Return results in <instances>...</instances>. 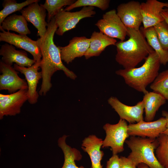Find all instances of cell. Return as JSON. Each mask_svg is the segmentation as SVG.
Listing matches in <instances>:
<instances>
[{"instance_id":"1","label":"cell","mask_w":168,"mask_h":168,"mask_svg":"<svg viewBox=\"0 0 168 168\" xmlns=\"http://www.w3.org/2000/svg\"><path fill=\"white\" fill-rule=\"evenodd\" d=\"M45 35L36 40L42 54L40 68L42 74V82L39 92L40 96H45L52 86L51 78L54 74L58 70H62L65 75L72 79L77 76L72 71L63 63L60 50L54 41V35L58 27L55 17L49 22Z\"/></svg>"},{"instance_id":"2","label":"cell","mask_w":168,"mask_h":168,"mask_svg":"<svg viewBox=\"0 0 168 168\" xmlns=\"http://www.w3.org/2000/svg\"><path fill=\"white\" fill-rule=\"evenodd\" d=\"M127 29L128 39L118 42L115 45L117 51L115 60L124 69L135 68L154 51L140 29Z\"/></svg>"},{"instance_id":"3","label":"cell","mask_w":168,"mask_h":168,"mask_svg":"<svg viewBox=\"0 0 168 168\" xmlns=\"http://www.w3.org/2000/svg\"><path fill=\"white\" fill-rule=\"evenodd\" d=\"M161 63L159 57L154 51L138 68L120 69L116 74L122 77L126 84L138 92L145 94L148 91L146 88L158 75Z\"/></svg>"},{"instance_id":"4","label":"cell","mask_w":168,"mask_h":168,"mask_svg":"<svg viewBox=\"0 0 168 168\" xmlns=\"http://www.w3.org/2000/svg\"><path fill=\"white\" fill-rule=\"evenodd\" d=\"M125 142L131 150L127 157L137 166L142 163L149 168H165L160 163L154 153L159 145L157 139L131 136Z\"/></svg>"},{"instance_id":"5","label":"cell","mask_w":168,"mask_h":168,"mask_svg":"<svg viewBox=\"0 0 168 168\" xmlns=\"http://www.w3.org/2000/svg\"><path fill=\"white\" fill-rule=\"evenodd\" d=\"M106 137L103 141L102 148L110 147L113 154H117L124 150V143L129 136L126 121L120 119L115 124H106L103 127Z\"/></svg>"},{"instance_id":"6","label":"cell","mask_w":168,"mask_h":168,"mask_svg":"<svg viewBox=\"0 0 168 168\" xmlns=\"http://www.w3.org/2000/svg\"><path fill=\"white\" fill-rule=\"evenodd\" d=\"M94 9V7H85L79 11L71 12L62 9L54 17L58 27L55 33L62 36L66 32L74 28L81 20L95 15Z\"/></svg>"},{"instance_id":"7","label":"cell","mask_w":168,"mask_h":168,"mask_svg":"<svg viewBox=\"0 0 168 168\" xmlns=\"http://www.w3.org/2000/svg\"><path fill=\"white\" fill-rule=\"evenodd\" d=\"M100 31L113 38L123 41L127 35V29L113 9L105 12L95 24Z\"/></svg>"},{"instance_id":"8","label":"cell","mask_w":168,"mask_h":168,"mask_svg":"<svg viewBox=\"0 0 168 168\" xmlns=\"http://www.w3.org/2000/svg\"><path fill=\"white\" fill-rule=\"evenodd\" d=\"M0 41H3L22 49L30 53L36 62L41 61L42 54L36 41L32 40L27 35L17 34L6 31L0 28Z\"/></svg>"},{"instance_id":"9","label":"cell","mask_w":168,"mask_h":168,"mask_svg":"<svg viewBox=\"0 0 168 168\" xmlns=\"http://www.w3.org/2000/svg\"><path fill=\"white\" fill-rule=\"evenodd\" d=\"M167 120L162 117L153 121L142 120L136 124L128 125V133L129 136L156 139L166 129Z\"/></svg>"},{"instance_id":"10","label":"cell","mask_w":168,"mask_h":168,"mask_svg":"<svg viewBox=\"0 0 168 168\" xmlns=\"http://www.w3.org/2000/svg\"><path fill=\"white\" fill-rule=\"evenodd\" d=\"M28 100V89L20 90L12 94H0V119L19 114L24 104Z\"/></svg>"},{"instance_id":"11","label":"cell","mask_w":168,"mask_h":168,"mask_svg":"<svg viewBox=\"0 0 168 168\" xmlns=\"http://www.w3.org/2000/svg\"><path fill=\"white\" fill-rule=\"evenodd\" d=\"M141 3L135 1L120 4L117 8V14L127 28L140 29L142 23Z\"/></svg>"},{"instance_id":"12","label":"cell","mask_w":168,"mask_h":168,"mask_svg":"<svg viewBox=\"0 0 168 168\" xmlns=\"http://www.w3.org/2000/svg\"><path fill=\"white\" fill-rule=\"evenodd\" d=\"M108 104L119 115L120 119L130 124L137 123L144 120V104L142 100L139 101L134 106L126 105L117 97L111 96L108 100Z\"/></svg>"},{"instance_id":"13","label":"cell","mask_w":168,"mask_h":168,"mask_svg":"<svg viewBox=\"0 0 168 168\" xmlns=\"http://www.w3.org/2000/svg\"><path fill=\"white\" fill-rule=\"evenodd\" d=\"M0 90H7L9 94L17 90L28 89L26 80L20 77L18 72L12 66L7 65L0 61Z\"/></svg>"},{"instance_id":"14","label":"cell","mask_w":168,"mask_h":168,"mask_svg":"<svg viewBox=\"0 0 168 168\" xmlns=\"http://www.w3.org/2000/svg\"><path fill=\"white\" fill-rule=\"evenodd\" d=\"M166 8H168V2L157 0H147L141 3L143 28L146 29L153 27L164 20L161 12Z\"/></svg>"},{"instance_id":"15","label":"cell","mask_w":168,"mask_h":168,"mask_svg":"<svg viewBox=\"0 0 168 168\" xmlns=\"http://www.w3.org/2000/svg\"><path fill=\"white\" fill-rule=\"evenodd\" d=\"M40 62H36L30 67H21L14 64V68L25 77L28 86V101L31 104L36 103L39 96L36 89L39 80L42 78L41 72L38 71L40 68Z\"/></svg>"},{"instance_id":"16","label":"cell","mask_w":168,"mask_h":168,"mask_svg":"<svg viewBox=\"0 0 168 168\" xmlns=\"http://www.w3.org/2000/svg\"><path fill=\"white\" fill-rule=\"evenodd\" d=\"M39 2L32 3L21 11L27 21L31 23L37 29V35L43 37L46 33L48 23L45 21L46 10Z\"/></svg>"},{"instance_id":"17","label":"cell","mask_w":168,"mask_h":168,"mask_svg":"<svg viewBox=\"0 0 168 168\" xmlns=\"http://www.w3.org/2000/svg\"><path fill=\"white\" fill-rule=\"evenodd\" d=\"M90 42V39L85 36L75 37L69 41L68 45L58 46L62 60L68 64L76 58L84 56L89 48Z\"/></svg>"},{"instance_id":"18","label":"cell","mask_w":168,"mask_h":168,"mask_svg":"<svg viewBox=\"0 0 168 168\" xmlns=\"http://www.w3.org/2000/svg\"><path fill=\"white\" fill-rule=\"evenodd\" d=\"M1 61L6 64L12 66L13 63L21 67H30L35 63V61L28 57L26 52L17 50L15 47L8 43L2 45L0 49Z\"/></svg>"},{"instance_id":"19","label":"cell","mask_w":168,"mask_h":168,"mask_svg":"<svg viewBox=\"0 0 168 168\" xmlns=\"http://www.w3.org/2000/svg\"><path fill=\"white\" fill-rule=\"evenodd\" d=\"M103 140L94 135H90L83 140L81 148L89 156L92 168H102L101 161L104 155L100 150Z\"/></svg>"},{"instance_id":"20","label":"cell","mask_w":168,"mask_h":168,"mask_svg":"<svg viewBox=\"0 0 168 168\" xmlns=\"http://www.w3.org/2000/svg\"><path fill=\"white\" fill-rule=\"evenodd\" d=\"M90 39V46L84 55L86 59L99 56L107 46L115 45L117 42L115 39L109 37L100 31H94Z\"/></svg>"},{"instance_id":"21","label":"cell","mask_w":168,"mask_h":168,"mask_svg":"<svg viewBox=\"0 0 168 168\" xmlns=\"http://www.w3.org/2000/svg\"><path fill=\"white\" fill-rule=\"evenodd\" d=\"M166 100L161 95L153 91H148L144 94L142 100L145 113L146 121H152L161 106L165 104Z\"/></svg>"},{"instance_id":"22","label":"cell","mask_w":168,"mask_h":168,"mask_svg":"<svg viewBox=\"0 0 168 168\" xmlns=\"http://www.w3.org/2000/svg\"><path fill=\"white\" fill-rule=\"evenodd\" d=\"M67 136L64 135L58 141V145L62 150L64 156L63 164L61 168H85L82 166L79 167L76 165L75 161L81 160L82 156L78 150L67 144L66 140Z\"/></svg>"},{"instance_id":"23","label":"cell","mask_w":168,"mask_h":168,"mask_svg":"<svg viewBox=\"0 0 168 168\" xmlns=\"http://www.w3.org/2000/svg\"><path fill=\"white\" fill-rule=\"evenodd\" d=\"M0 28L7 31H15L22 35H27L31 33L28 27L27 21L22 15L14 14L8 16L2 22Z\"/></svg>"},{"instance_id":"24","label":"cell","mask_w":168,"mask_h":168,"mask_svg":"<svg viewBox=\"0 0 168 168\" xmlns=\"http://www.w3.org/2000/svg\"><path fill=\"white\" fill-rule=\"evenodd\" d=\"M140 30L143 32L149 44L157 54L161 64L166 65L168 63V51L165 50L161 47L154 27L146 29L142 27Z\"/></svg>"},{"instance_id":"25","label":"cell","mask_w":168,"mask_h":168,"mask_svg":"<svg viewBox=\"0 0 168 168\" xmlns=\"http://www.w3.org/2000/svg\"><path fill=\"white\" fill-rule=\"evenodd\" d=\"M39 0H27L21 3H17L15 0H4L2 3L3 9L0 11V26L6 17L17 11H21L24 7Z\"/></svg>"},{"instance_id":"26","label":"cell","mask_w":168,"mask_h":168,"mask_svg":"<svg viewBox=\"0 0 168 168\" xmlns=\"http://www.w3.org/2000/svg\"><path fill=\"white\" fill-rule=\"evenodd\" d=\"M153 91L158 93L168 101V69L159 73L150 86Z\"/></svg>"},{"instance_id":"27","label":"cell","mask_w":168,"mask_h":168,"mask_svg":"<svg viewBox=\"0 0 168 168\" xmlns=\"http://www.w3.org/2000/svg\"><path fill=\"white\" fill-rule=\"evenodd\" d=\"M75 1L74 0H46L44 4H41L48 12V23L55 17L63 7L70 6Z\"/></svg>"},{"instance_id":"28","label":"cell","mask_w":168,"mask_h":168,"mask_svg":"<svg viewBox=\"0 0 168 168\" xmlns=\"http://www.w3.org/2000/svg\"><path fill=\"white\" fill-rule=\"evenodd\" d=\"M159 145L156 149V156L161 165L168 167V135L161 134L157 138Z\"/></svg>"},{"instance_id":"29","label":"cell","mask_w":168,"mask_h":168,"mask_svg":"<svg viewBox=\"0 0 168 168\" xmlns=\"http://www.w3.org/2000/svg\"><path fill=\"white\" fill-rule=\"evenodd\" d=\"M110 2L109 0H78L64 9L65 11H69L78 7H96L104 11L109 7Z\"/></svg>"},{"instance_id":"30","label":"cell","mask_w":168,"mask_h":168,"mask_svg":"<svg viewBox=\"0 0 168 168\" xmlns=\"http://www.w3.org/2000/svg\"><path fill=\"white\" fill-rule=\"evenodd\" d=\"M153 27L161 47L168 51V24L164 20Z\"/></svg>"},{"instance_id":"31","label":"cell","mask_w":168,"mask_h":168,"mask_svg":"<svg viewBox=\"0 0 168 168\" xmlns=\"http://www.w3.org/2000/svg\"><path fill=\"white\" fill-rule=\"evenodd\" d=\"M106 168H120V158L117 154H113L107 161Z\"/></svg>"},{"instance_id":"32","label":"cell","mask_w":168,"mask_h":168,"mask_svg":"<svg viewBox=\"0 0 168 168\" xmlns=\"http://www.w3.org/2000/svg\"><path fill=\"white\" fill-rule=\"evenodd\" d=\"M120 159V168H137V166L128 157L121 156Z\"/></svg>"},{"instance_id":"33","label":"cell","mask_w":168,"mask_h":168,"mask_svg":"<svg viewBox=\"0 0 168 168\" xmlns=\"http://www.w3.org/2000/svg\"><path fill=\"white\" fill-rule=\"evenodd\" d=\"M162 115L163 117L166 119L167 120L166 129L162 133L168 135V112L165 110H163L162 111Z\"/></svg>"},{"instance_id":"34","label":"cell","mask_w":168,"mask_h":168,"mask_svg":"<svg viewBox=\"0 0 168 168\" xmlns=\"http://www.w3.org/2000/svg\"><path fill=\"white\" fill-rule=\"evenodd\" d=\"M161 15L164 20L168 24V8H164L161 12Z\"/></svg>"},{"instance_id":"35","label":"cell","mask_w":168,"mask_h":168,"mask_svg":"<svg viewBox=\"0 0 168 168\" xmlns=\"http://www.w3.org/2000/svg\"><path fill=\"white\" fill-rule=\"evenodd\" d=\"M137 167V168H149L147 165L142 163L139 164Z\"/></svg>"},{"instance_id":"36","label":"cell","mask_w":168,"mask_h":168,"mask_svg":"<svg viewBox=\"0 0 168 168\" xmlns=\"http://www.w3.org/2000/svg\"><path fill=\"white\" fill-rule=\"evenodd\" d=\"M166 168H168V167H167Z\"/></svg>"}]
</instances>
